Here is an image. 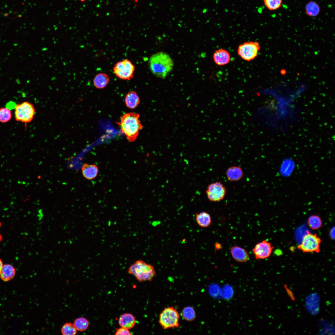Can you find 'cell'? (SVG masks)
I'll list each match as a JSON object with an SVG mask.
<instances>
[{
    "label": "cell",
    "instance_id": "cell-1",
    "mask_svg": "<svg viewBox=\"0 0 335 335\" xmlns=\"http://www.w3.org/2000/svg\"><path fill=\"white\" fill-rule=\"evenodd\" d=\"M274 102L258 108L254 114L255 119L259 124L269 130L284 132L288 129L289 122L284 108Z\"/></svg>",
    "mask_w": 335,
    "mask_h": 335
},
{
    "label": "cell",
    "instance_id": "cell-2",
    "mask_svg": "<svg viewBox=\"0 0 335 335\" xmlns=\"http://www.w3.org/2000/svg\"><path fill=\"white\" fill-rule=\"evenodd\" d=\"M306 88V85L302 83L285 82L265 91L264 94L271 96L278 103L287 105L293 104L305 92Z\"/></svg>",
    "mask_w": 335,
    "mask_h": 335
},
{
    "label": "cell",
    "instance_id": "cell-3",
    "mask_svg": "<svg viewBox=\"0 0 335 335\" xmlns=\"http://www.w3.org/2000/svg\"><path fill=\"white\" fill-rule=\"evenodd\" d=\"M149 66L154 75L157 77L164 78L172 70L174 63L168 54L161 51L151 56L149 61Z\"/></svg>",
    "mask_w": 335,
    "mask_h": 335
},
{
    "label": "cell",
    "instance_id": "cell-4",
    "mask_svg": "<svg viewBox=\"0 0 335 335\" xmlns=\"http://www.w3.org/2000/svg\"><path fill=\"white\" fill-rule=\"evenodd\" d=\"M139 117L138 114L131 112L125 114L121 119V130L130 142L136 139L139 131L143 127Z\"/></svg>",
    "mask_w": 335,
    "mask_h": 335
},
{
    "label": "cell",
    "instance_id": "cell-5",
    "mask_svg": "<svg viewBox=\"0 0 335 335\" xmlns=\"http://www.w3.org/2000/svg\"><path fill=\"white\" fill-rule=\"evenodd\" d=\"M128 272L140 282L151 281L156 275L154 266L141 260L132 264L129 267Z\"/></svg>",
    "mask_w": 335,
    "mask_h": 335
},
{
    "label": "cell",
    "instance_id": "cell-6",
    "mask_svg": "<svg viewBox=\"0 0 335 335\" xmlns=\"http://www.w3.org/2000/svg\"><path fill=\"white\" fill-rule=\"evenodd\" d=\"M180 315L174 307L169 306L165 308L159 316V322L164 330L177 328L179 326Z\"/></svg>",
    "mask_w": 335,
    "mask_h": 335
},
{
    "label": "cell",
    "instance_id": "cell-7",
    "mask_svg": "<svg viewBox=\"0 0 335 335\" xmlns=\"http://www.w3.org/2000/svg\"><path fill=\"white\" fill-rule=\"evenodd\" d=\"M321 242L320 238L316 233L312 234L307 232L303 236L301 243L297 248L304 253H319Z\"/></svg>",
    "mask_w": 335,
    "mask_h": 335
},
{
    "label": "cell",
    "instance_id": "cell-8",
    "mask_svg": "<svg viewBox=\"0 0 335 335\" xmlns=\"http://www.w3.org/2000/svg\"><path fill=\"white\" fill-rule=\"evenodd\" d=\"M135 69V65L127 59L117 62L113 68L115 75L119 78L123 80L131 79L133 77Z\"/></svg>",
    "mask_w": 335,
    "mask_h": 335
},
{
    "label": "cell",
    "instance_id": "cell-9",
    "mask_svg": "<svg viewBox=\"0 0 335 335\" xmlns=\"http://www.w3.org/2000/svg\"><path fill=\"white\" fill-rule=\"evenodd\" d=\"M15 110L16 120L25 123L32 121L35 112L33 105L27 101H24L16 105L15 106Z\"/></svg>",
    "mask_w": 335,
    "mask_h": 335
},
{
    "label": "cell",
    "instance_id": "cell-10",
    "mask_svg": "<svg viewBox=\"0 0 335 335\" xmlns=\"http://www.w3.org/2000/svg\"><path fill=\"white\" fill-rule=\"evenodd\" d=\"M260 49V46L258 42H246L239 46L238 53L243 59L250 61L258 56Z\"/></svg>",
    "mask_w": 335,
    "mask_h": 335
},
{
    "label": "cell",
    "instance_id": "cell-11",
    "mask_svg": "<svg viewBox=\"0 0 335 335\" xmlns=\"http://www.w3.org/2000/svg\"><path fill=\"white\" fill-rule=\"evenodd\" d=\"M206 192L209 201L217 202L224 198L226 190L225 187L221 182L216 181L211 183L208 186Z\"/></svg>",
    "mask_w": 335,
    "mask_h": 335
},
{
    "label": "cell",
    "instance_id": "cell-12",
    "mask_svg": "<svg viewBox=\"0 0 335 335\" xmlns=\"http://www.w3.org/2000/svg\"><path fill=\"white\" fill-rule=\"evenodd\" d=\"M274 248L270 242L264 240L257 243L252 251L256 259H264L270 256Z\"/></svg>",
    "mask_w": 335,
    "mask_h": 335
},
{
    "label": "cell",
    "instance_id": "cell-13",
    "mask_svg": "<svg viewBox=\"0 0 335 335\" xmlns=\"http://www.w3.org/2000/svg\"><path fill=\"white\" fill-rule=\"evenodd\" d=\"M233 258L239 262H245L249 259L248 252L244 248L237 245L232 246L230 250Z\"/></svg>",
    "mask_w": 335,
    "mask_h": 335
},
{
    "label": "cell",
    "instance_id": "cell-14",
    "mask_svg": "<svg viewBox=\"0 0 335 335\" xmlns=\"http://www.w3.org/2000/svg\"><path fill=\"white\" fill-rule=\"evenodd\" d=\"M214 62L218 65H223L230 61V56L228 51L223 49H220L215 51L213 55Z\"/></svg>",
    "mask_w": 335,
    "mask_h": 335
},
{
    "label": "cell",
    "instance_id": "cell-15",
    "mask_svg": "<svg viewBox=\"0 0 335 335\" xmlns=\"http://www.w3.org/2000/svg\"><path fill=\"white\" fill-rule=\"evenodd\" d=\"M226 175L228 181H239L242 178L243 173L241 167L238 166H232L227 169Z\"/></svg>",
    "mask_w": 335,
    "mask_h": 335
},
{
    "label": "cell",
    "instance_id": "cell-16",
    "mask_svg": "<svg viewBox=\"0 0 335 335\" xmlns=\"http://www.w3.org/2000/svg\"><path fill=\"white\" fill-rule=\"evenodd\" d=\"M82 174L83 176L88 180L95 178L97 175L98 168L95 164H89L84 163L82 168Z\"/></svg>",
    "mask_w": 335,
    "mask_h": 335
},
{
    "label": "cell",
    "instance_id": "cell-17",
    "mask_svg": "<svg viewBox=\"0 0 335 335\" xmlns=\"http://www.w3.org/2000/svg\"><path fill=\"white\" fill-rule=\"evenodd\" d=\"M118 324L121 327L129 329L133 328L136 324V319L131 313H125L122 314L118 319Z\"/></svg>",
    "mask_w": 335,
    "mask_h": 335
},
{
    "label": "cell",
    "instance_id": "cell-18",
    "mask_svg": "<svg viewBox=\"0 0 335 335\" xmlns=\"http://www.w3.org/2000/svg\"><path fill=\"white\" fill-rule=\"evenodd\" d=\"M16 269L11 265H3L0 273L1 279L5 282H7L12 279L16 275Z\"/></svg>",
    "mask_w": 335,
    "mask_h": 335
},
{
    "label": "cell",
    "instance_id": "cell-19",
    "mask_svg": "<svg viewBox=\"0 0 335 335\" xmlns=\"http://www.w3.org/2000/svg\"><path fill=\"white\" fill-rule=\"evenodd\" d=\"M109 78L106 73H100L97 74L93 80L95 87L98 89L105 87L109 82Z\"/></svg>",
    "mask_w": 335,
    "mask_h": 335
},
{
    "label": "cell",
    "instance_id": "cell-20",
    "mask_svg": "<svg viewBox=\"0 0 335 335\" xmlns=\"http://www.w3.org/2000/svg\"><path fill=\"white\" fill-rule=\"evenodd\" d=\"M196 220L198 225L202 227H208L212 222L210 215L205 212L197 213L196 215Z\"/></svg>",
    "mask_w": 335,
    "mask_h": 335
},
{
    "label": "cell",
    "instance_id": "cell-21",
    "mask_svg": "<svg viewBox=\"0 0 335 335\" xmlns=\"http://www.w3.org/2000/svg\"><path fill=\"white\" fill-rule=\"evenodd\" d=\"M140 100L136 93L130 91L128 93L125 98V102L127 107L131 109L136 107L139 104Z\"/></svg>",
    "mask_w": 335,
    "mask_h": 335
},
{
    "label": "cell",
    "instance_id": "cell-22",
    "mask_svg": "<svg viewBox=\"0 0 335 335\" xmlns=\"http://www.w3.org/2000/svg\"><path fill=\"white\" fill-rule=\"evenodd\" d=\"M320 11L319 6L313 1L309 2L305 7V13L310 16H316L319 14Z\"/></svg>",
    "mask_w": 335,
    "mask_h": 335
},
{
    "label": "cell",
    "instance_id": "cell-23",
    "mask_svg": "<svg viewBox=\"0 0 335 335\" xmlns=\"http://www.w3.org/2000/svg\"><path fill=\"white\" fill-rule=\"evenodd\" d=\"M307 224L311 229L317 230L322 226V222L321 218L319 216L313 215L309 217Z\"/></svg>",
    "mask_w": 335,
    "mask_h": 335
},
{
    "label": "cell",
    "instance_id": "cell-24",
    "mask_svg": "<svg viewBox=\"0 0 335 335\" xmlns=\"http://www.w3.org/2000/svg\"><path fill=\"white\" fill-rule=\"evenodd\" d=\"M73 324L77 331L80 332L85 331L89 326L88 320L83 317L76 318L74 321Z\"/></svg>",
    "mask_w": 335,
    "mask_h": 335
},
{
    "label": "cell",
    "instance_id": "cell-25",
    "mask_svg": "<svg viewBox=\"0 0 335 335\" xmlns=\"http://www.w3.org/2000/svg\"><path fill=\"white\" fill-rule=\"evenodd\" d=\"M183 319L188 321L194 320L196 318V312L192 307L188 306L184 308L182 311Z\"/></svg>",
    "mask_w": 335,
    "mask_h": 335
},
{
    "label": "cell",
    "instance_id": "cell-26",
    "mask_svg": "<svg viewBox=\"0 0 335 335\" xmlns=\"http://www.w3.org/2000/svg\"><path fill=\"white\" fill-rule=\"evenodd\" d=\"M60 331L63 335H74L77 334V330L73 324L68 322L65 323L62 326Z\"/></svg>",
    "mask_w": 335,
    "mask_h": 335
},
{
    "label": "cell",
    "instance_id": "cell-27",
    "mask_svg": "<svg viewBox=\"0 0 335 335\" xmlns=\"http://www.w3.org/2000/svg\"><path fill=\"white\" fill-rule=\"evenodd\" d=\"M263 2L264 5L268 10L274 11L281 7L282 0H263Z\"/></svg>",
    "mask_w": 335,
    "mask_h": 335
},
{
    "label": "cell",
    "instance_id": "cell-28",
    "mask_svg": "<svg viewBox=\"0 0 335 335\" xmlns=\"http://www.w3.org/2000/svg\"><path fill=\"white\" fill-rule=\"evenodd\" d=\"M12 117L11 110L8 108H0V122L6 123L9 121Z\"/></svg>",
    "mask_w": 335,
    "mask_h": 335
},
{
    "label": "cell",
    "instance_id": "cell-29",
    "mask_svg": "<svg viewBox=\"0 0 335 335\" xmlns=\"http://www.w3.org/2000/svg\"><path fill=\"white\" fill-rule=\"evenodd\" d=\"M132 334L128 329L122 327L116 329L115 334V335H131Z\"/></svg>",
    "mask_w": 335,
    "mask_h": 335
},
{
    "label": "cell",
    "instance_id": "cell-30",
    "mask_svg": "<svg viewBox=\"0 0 335 335\" xmlns=\"http://www.w3.org/2000/svg\"><path fill=\"white\" fill-rule=\"evenodd\" d=\"M284 287L289 297L292 301H294L295 300V298L292 291L287 286L286 284L284 285Z\"/></svg>",
    "mask_w": 335,
    "mask_h": 335
},
{
    "label": "cell",
    "instance_id": "cell-31",
    "mask_svg": "<svg viewBox=\"0 0 335 335\" xmlns=\"http://www.w3.org/2000/svg\"><path fill=\"white\" fill-rule=\"evenodd\" d=\"M335 227L334 226L330 229L329 233V235L330 238L334 240L335 238Z\"/></svg>",
    "mask_w": 335,
    "mask_h": 335
},
{
    "label": "cell",
    "instance_id": "cell-32",
    "mask_svg": "<svg viewBox=\"0 0 335 335\" xmlns=\"http://www.w3.org/2000/svg\"><path fill=\"white\" fill-rule=\"evenodd\" d=\"M43 213L40 211H39L38 214V221H41L43 219Z\"/></svg>",
    "mask_w": 335,
    "mask_h": 335
},
{
    "label": "cell",
    "instance_id": "cell-33",
    "mask_svg": "<svg viewBox=\"0 0 335 335\" xmlns=\"http://www.w3.org/2000/svg\"><path fill=\"white\" fill-rule=\"evenodd\" d=\"M221 244L219 243H216L215 244V248L216 250H219L221 249Z\"/></svg>",
    "mask_w": 335,
    "mask_h": 335
},
{
    "label": "cell",
    "instance_id": "cell-34",
    "mask_svg": "<svg viewBox=\"0 0 335 335\" xmlns=\"http://www.w3.org/2000/svg\"><path fill=\"white\" fill-rule=\"evenodd\" d=\"M3 265L2 260L0 259V273Z\"/></svg>",
    "mask_w": 335,
    "mask_h": 335
},
{
    "label": "cell",
    "instance_id": "cell-35",
    "mask_svg": "<svg viewBox=\"0 0 335 335\" xmlns=\"http://www.w3.org/2000/svg\"><path fill=\"white\" fill-rule=\"evenodd\" d=\"M1 223L0 222V227L1 226ZM2 240V235H1V234L0 233V242H1Z\"/></svg>",
    "mask_w": 335,
    "mask_h": 335
},
{
    "label": "cell",
    "instance_id": "cell-36",
    "mask_svg": "<svg viewBox=\"0 0 335 335\" xmlns=\"http://www.w3.org/2000/svg\"><path fill=\"white\" fill-rule=\"evenodd\" d=\"M79 0L81 2H84V1H87V0Z\"/></svg>",
    "mask_w": 335,
    "mask_h": 335
}]
</instances>
